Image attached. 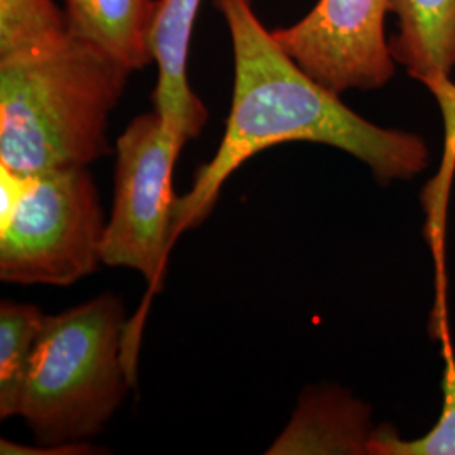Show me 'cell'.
Instances as JSON below:
<instances>
[{
	"label": "cell",
	"mask_w": 455,
	"mask_h": 455,
	"mask_svg": "<svg viewBox=\"0 0 455 455\" xmlns=\"http://www.w3.org/2000/svg\"><path fill=\"white\" fill-rule=\"evenodd\" d=\"M212 2L233 46L231 110L216 154L174 203V243L210 216L229 176L270 147L312 142L339 148L366 164L381 186L411 180L427 169L430 148L420 135L376 125L310 78L261 24L251 0Z\"/></svg>",
	"instance_id": "obj_1"
},
{
	"label": "cell",
	"mask_w": 455,
	"mask_h": 455,
	"mask_svg": "<svg viewBox=\"0 0 455 455\" xmlns=\"http://www.w3.org/2000/svg\"><path fill=\"white\" fill-rule=\"evenodd\" d=\"M131 75L68 29L0 54V164L41 174L105 157Z\"/></svg>",
	"instance_id": "obj_2"
},
{
	"label": "cell",
	"mask_w": 455,
	"mask_h": 455,
	"mask_svg": "<svg viewBox=\"0 0 455 455\" xmlns=\"http://www.w3.org/2000/svg\"><path fill=\"white\" fill-rule=\"evenodd\" d=\"M125 329L110 292L44 315L17 408L37 445L90 442L112 420L132 385Z\"/></svg>",
	"instance_id": "obj_3"
},
{
	"label": "cell",
	"mask_w": 455,
	"mask_h": 455,
	"mask_svg": "<svg viewBox=\"0 0 455 455\" xmlns=\"http://www.w3.org/2000/svg\"><path fill=\"white\" fill-rule=\"evenodd\" d=\"M105 227L88 167L33 174L29 191L0 225V278L69 287L101 263Z\"/></svg>",
	"instance_id": "obj_4"
},
{
	"label": "cell",
	"mask_w": 455,
	"mask_h": 455,
	"mask_svg": "<svg viewBox=\"0 0 455 455\" xmlns=\"http://www.w3.org/2000/svg\"><path fill=\"white\" fill-rule=\"evenodd\" d=\"M184 146L152 110L135 116L115 147L114 203L101 263L139 272L152 292L174 246L172 172Z\"/></svg>",
	"instance_id": "obj_5"
},
{
	"label": "cell",
	"mask_w": 455,
	"mask_h": 455,
	"mask_svg": "<svg viewBox=\"0 0 455 455\" xmlns=\"http://www.w3.org/2000/svg\"><path fill=\"white\" fill-rule=\"evenodd\" d=\"M388 14L391 0H317L307 16L272 34L327 90L370 92L387 86L396 71L385 34Z\"/></svg>",
	"instance_id": "obj_6"
},
{
	"label": "cell",
	"mask_w": 455,
	"mask_h": 455,
	"mask_svg": "<svg viewBox=\"0 0 455 455\" xmlns=\"http://www.w3.org/2000/svg\"><path fill=\"white\" fill-rule=\"evenodd\" d=\"M203 0H161L152 34L157 83L154 110L182 144L196 139L208 120V110L188 78L189 44Z\"/></svg>",
	"instance_id": "obj_7"
},
{
	"label": "cell",
	"mask_w": 455,
	"mask_h": 455,
	"mask_svg": "<svg viewBox=\"0 0 455 455\" xmlns=\"http://www.w3.org/2000/svg\"><path fill=\"white\" fill-rule=\"evenodd\" d=\"M371 407L338 387L302 393L291 422L268 447V455H370Z\"/></svg>",
	"instance_id": "obj_8"
},
{
	"label": "cell",
	"mask_w": 455,
	"mask_h": 455,
	"mask_svg": "<svg viewBox=\"0 0 455 455\" xmlns=\"http://www.w3.org/2000/svg\"><path fill=\"white\" fill-rule=\"evenodd\" d=\"M161 0H65L68 33L131 73L154 61L152 34Z\"/></svg>",
	"instance_id": "obj_9"
},
{
	"label": "cell",
	"mask_w": 455,
	"mask_h": 455,
	"mask_svg": "<svg viewBox=\"0 0 455 455\" xmlns=\"http://www.w3.org/2000/svg\"><path fill=\"white\" fill-rule=\"evenodd\" d=\"M398 29L390 49L396 65L432 90L455 69V0H391Z\"/></svg>",
	"instance_id": "obj_10"
},
{
	"label": "cell",
	"mask_w": 455,
	"mask_h": 455,
	"mask_svg": "<svg viewBox=\"0 0 455 455\" xmlns=\"http://www.w3.org/2000/svg\"><path fill=\"white\" fill-rule=\"evenodd\" d=\"M34 304L4 299L0 304V419L17 417L19 398L44 323Z\"/></svg>",
	"instance_id": "obj_11"
},
{
	"label": "cell",
	"mask_w": 455,
	"mask_h": 455,
	"mask_svg": "<svg viewBox=\"0 0 455 455\" xmlns=\"http://www.w3.org/2000/svg\"><path fill=\"white\" fill-rule=\"evenodd\" d=\"M370 455H455V356L443 346L442 411L435 425L420 439H402L388 423L374 428Z\"/></svg>",
	"instance_id": "obj_12"
},
{
	"label": "cell",
	"mask_w": 455,
	"mask_h": 455,
	"mask_svg": "<svg viewBox=\"0 0 455 455\" xmlns=\"http://www.w3.org/2000/svg\"><path fill=\"white\" fill-rule=\"evenodd\" d=\"M63 31L65 11L54 0H0V54Z\"/></svg>",
	"instance_id": "obj_13"
},
{
	"label": "cell",
	"mask_w": 455,
	"mask_h": 455,
	"mask_svg": "<svg viewBox=\"0 0 455 455\" xmlns=\"http://www.w3.org/2000/svg\"><path fill=\"white\" fill-rule=\"evenodd\" d=\"M90 442H78V443H65V445H34L28 447L22 443H16L12 440H0V454L2 455H24V454H43V455H80L95 454Z\"/></svg>",
	"instance_id": "obj_14"
}]
</instances>
